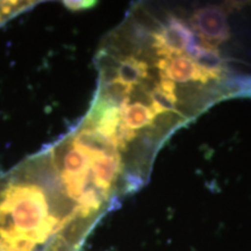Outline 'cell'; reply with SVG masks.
<instances>
[{
  "label": "cell",
  "instance_id": "1",
  "mask_svg": "<svg viewBox=\"0 0 251 251\" xmlns=\"http://www.w3.org/2000/svg\"><path fill=\"white\" fill-rule=\"evenodd\" d=\"M109 211L46 146L0 175V251H81Z\"/></svg>",
  "mask_w": 251,
  "mask_h": 251
},
{
  "label": "cell",
  "instance_id": "2",
  "mask_svg": "<svg viewBox=\"0 0 251 251\" xmlns=\"http://www.w3.org/2000/svg\"><path fill=\"white\" fill-rule=\"evenodd\" d=\"M36 4L37 1H0V27Z\"/></svg>",
  "mask_w": 251,
  "mask_h": 251
},
{
  "label": "cell",
  "instance_id": "3",
  "mask_svg": "<svg viewBox=\"0 0 251 251\" xmlns=\"http://www.w3.org/2000/svg\"><path fill=\"white\" fill-rule=\"evenodd\" d=\"M68 8L74 9V11H79V9H86L93 7L96 5L94 1H64L63 2Z\"/></svg>",
  "mask_w": 251,
  "mask_h": 251
}]
</instances>
